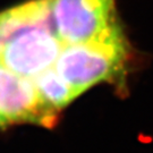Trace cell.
Masks as SVG:
<instances>
[{"instance_id":"obj_6","label":"cell","mask_w":153,"mask_h":153,"mask_svg":"<svg viewBox=\"0 0 153 153\" xmlns=\"http://www.w3.org/2000/svg\"><path fill=\"white\" fill-rule=\"evenodd\" d=\"M32 79L44 102L58 112L81 95L55 67L41 73Z\"/></svg>"},{"instance_id":"obj_3","label":"cell","mask_w":153,"mask_h":153,"mask_svg":"<svg viewBox=\"0 0 153 153\" xmlns=\"http://www.w3.org/2000/svg\"><path fill=\"white\" fill-rule=\"evenodd\" d=\"M64 45L51 26L28 28L1 44L0 65L19 76L34 78L55 67Z\"/></svg>"},{"instance_id":"obj_5","label":"cell","mask_w":153,"mask_h":153,"mask_svg":"<svg viewBox=\"0 0 153 153\" xmlns=\"http://www.w3.org/2000/svg\"><path fill=\"white\" fill-rule=\"evenodd\" d=\"M35 26H51V0H32L0 13V43Z\"/></svg>"},{"instance_id":"obj_8","label":"cell","mask_w":153,"mask_h":153,"mask_svg":"<svg viewBox=\"0 0 153 153\" xmlns=\"http://www.w3.org/2000/svg\"><path fill=\"white\" fill-rule=\"evenodd\" d=\"M0 51H1V43H0Z\"/></svg>"},{"instance_id":"obj_4","label":"cell","mask_w":153,"mask_h":153,"mask_svg":"<svg viewBox=\"0 0 153 153\" xmlns=\"http://www.w3.org/2000/svg\"><path fill=\"white\" fill-rule=\"evenodd\" d=\"M0 116L9 125L30 123L52 127L58 111L44 102L32 78L17 75L0 65Z\"/></svg>"},{"instance_id":"obj_1","label":"cell","mask_w":153,"mask_h":153,"mask_svg":"<svg viewBox=\"0 0 153 153\" xmlns=\"http://www.w3.org/2000/svg\"><path fill=\"white\" fill-rule=\"evenodd\" d=\"M128 47L121 27L107 36L76 44H65L55 68L79 94L102 82L121 76Z\"/></svg>"},{"instance_id":"obj_7","label":"cell","mask_w":153,"mask_h":153,"mask_svg":"<svg viewBox=\"0 0 153 153\" xmlns=\"http://www.w3.org/2000/svg\"><path fill=\"white\" fill-rule=\"evenodd\" d=\"M6 126H8V124L5 121V119L0 116V128H4V127H6Z\"/></svg>"},{"instance_id":"obj_2","label":"cell","mask_w":153,"mask_h":153,"mask_svg":"<svg viewBox=\"0 0 153 153\" xmlns=\"http://www.w3.org/2000/svg\"><path fill=\"white\" fill-rule=\"evenodd\" d=\"M51 16L64 44L100 40L120 27L116 0H51Z\"/></svg>"}]
</instances>
